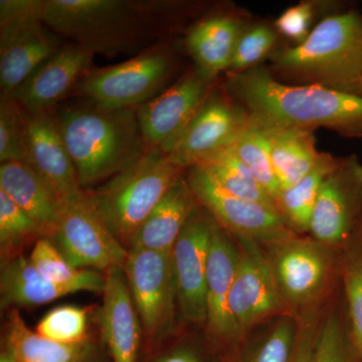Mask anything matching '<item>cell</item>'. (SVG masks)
<instances>
[{"label":"cell","mask_w":362,"mask_h":362,"mask_svg":"<svg viewBox=\"0 0 362 362\" xmlns=\"http://www.w3.org/2000/svg\"><path fill=\"white\" fill-rule=\"evenodd\" d=\"M226 89L258 122L309 131L324 127L345 137H362V95L283 84L264 69L233 74Z\"/></svg>","instance_id":"6da1fadb"},{"label":"cell","mask_w":362,"mask_h":362,"mask_svg":"<svg viewBox=\"0 0 362 362\" xmlns=\"http://www.w3.org/2000/svg\"><path fill=\"white\" fill-rule=\"evenodd\" d=\"M57 118L81 188L122 173L150 149L137 109L105 108L90 101L63 107Z\"/></svg>","instance_id":"7a4b0ae2"},{"label":"cell","mask_w":362,"mask_h":362,"mask_svg":"<svg viewBox=\"0 0 362 362\" xmlns=\"http://www.w3.org/2000/svg\"><path fill=\"white\" fill-rule=\"evenodd\" d=\"M287 77L362 95V18L356 11L327 16L307 39L278 54Z\"/></svg>","instance_id":"3957f363"},{"label":"cell","mask_w":362,"mask_h":362,"mask_svg":"<svg viewBox=\"0 0 362 362\" xmlns=\"http://www.w3.org/2000/svg\"><path fill=\"white\" fill-rule=\"evenodd\" d=\"M261 246L292 318L322 310L340 287V252L328 245L293 233Z\"/></svg>","instance_id":"277c9868"},{"label":"cell","mask_w":362,"mask_h":362,"mask_svg":"<svg viewBox=\"0 0 362 362\" xmlns=\"http://www.w3.org/2000/svg\"><path fill=\"white\" fill-rule=\"evenodd\" d=\"M183 170L160 150L150 148L140 160L87 194L111 232L129 250L138 228L182 178Z\"/></svg>","instance_id":"5b68a950"},{"label":"cell","mask_w":362,"mask_h":362,"mask_svg":"<svg viewBox=\"0 0 362 362\" xmlns=\"http://www.w3.org/2000/svg\"><path fill=\"white\" fill-rule=\"evenodd\" d=\"M40 18L54 32L94 54L129 51L142 37L133 6L120 0H42Z\"/></svg>","instance_id":"8992f818"},{"label":"cell","mask_w":362,"mask_h":362,"mask_svg":"<svg viewBox=\"0 0 362 362\" xmlns=\"http://www.w3.org/2000/svg\"><path fill=\"white\" fill-rule=\"evenodd\" d=\"M42 0L0 1V89L11 99L30 76L61 49L45 30Z\"/></svg>","instance_id":"52a82bcc"},{"label":"cell","mask_w":362,"mask_h":362,"mask_svg":"<svg viewBox=\"0 0 362 362\" xmlns=\"http://www.w3.org/2000/svg\"><path fill=\"white\" fill-rule=\"evenodd\" d=\"M49 239L78 270L107 273L123 268L129 254L98 214L87 192L62 202L56 230Z\"/></svg>","instance_id":"ba28073f"},{"label":"cell","mask_w":362,"mask_h":362,"mask_svg":"<svg viewBox=\"0 0 362 362\" xmlns=\"http://www.w3.org/2000/svg\"><path fill=\"white\" fill-rule=\"evenodd\" d=\"M171 68L168 52L150 49L125 63L88 71L73 92L105 108L132 109L156 98Z\"/></svg>","instance_id":"9c48e42d"},{"label":"cell","mask_w":362,"mask_h":362,"mask_svg":"<svg viewBox=\"0 0 362 362\" xmlns=\"http://www.w3.org/2000/svg\"><path fill=\"white\" fill-rule=\"evenodd\" d=\"M123 270L147 339L158 342L173 332L177 287L173 252L128 250Z\"/></svg>","instance_id":"30bf717a"},{"label":"cell","mask_w":362,"mask_h":362,"mask_svg":"<svg viewBox=\"0 0 362 362\" xmlns=\"http://www.w3.org/2000/svg\"><path fill=\"white\" fill-rule=\"evenodd\" d=\"M310 237L341 252L362 235V164L338 158L323 181L312 216Z\"/></svg>","instance_id":"8fae6325"},{"label":"cell","mask_w":362,"mask_h":362,"mask_svg":"<svg viewBox=\"0 0 362 362\" xmlns=\"http://www.w3.org/2000/svg\"><path fill=\"white\" fill-rule=\"evenodd\" d=\"M235 240L238 261L228 306L245 341L262 324L291 316L279 296L263 247L247 238Z\"/></svg>","instance_id":"7c38bea8"},{"label":"cell","mask_w":362,"mask_h":362,"mask_svg":"<svg viewBox=\"0 0 362 362\" xmlns=\"http://www.w3.org/2000/svg\"><path fill=\"white\" fill-rule=\"evenodd\" d=\"M187 181L197 202L233 238L264 245L293 233L276 209L228 194L199 166L192 168Z\"/></svg>","instance_id":"4fadbf2b"},{"label":"cell","mask_w":362,"mask_h":362,"mask_svg":"<svg viewBox=\"0 0 362 362\" xmlns=\"http://www.w3.org/2000/svg\"><path fill=\"white\" fill-rule=\"evenodd\" d=\"M238 261L235 238L214 221L206 272V333L221 362L230 361L243 344L228 306Z\"/></svg>","instance_id":"5bb4252c"},{"label":"cell","mask_w":362,"mask_h":362,"mask_svg":"<svg viewBox=\"0 0 362 362\" xmlns=\"http://www.w3.org/2000/svg\"><path fill=\"white\" fill-rule=\"evenodd\" d=\"M199 71L138 107L137 116L149 148L168 156L209 99V83Z\"/></svg>","instance_id":"9a60e30c"},{"label":"cell","mask_w":362,"mask_h":362,"mask_svg":"<svg viewBox=\"0 0 362 362\" xmlns=\"http://www.w3.org/2000/svg\"><path fill=\"white\" fill-rule=\"evenodd\" d=\"M214 225L207 211L195 209L173 247L177 307L187 323L206 325L207 261Z\"/></svg>","instance_id":"2e32d148"},{"label":"cell","mask_w":362,"mask_h":362,"mask_svg":"<svg viewBox=\"0 0 362 362\" xmlns=\"http://www.w3.org/2000/svg\"><path fill=\"white\" fill-rule=\"evenodd\" d=\"M25 110V109H23ZM28 165L52 188L62 202L74 199L84 190L66 148L57 115L51 111L25 110Z\"/></svg>","instance_id":"e0dca14e"},{"label":"cell","mask_w":362,"mask_h":362,"mask_svg":"<svg viewBox=\"0 0 362 362\" xmlns=\"http://www.w3.org/2000/svg\"><path fill=\"white\" fill-rule=\"evenodd\" d=\"M247 112L220 96H211L197 112L168 158L181 168H194L230 146L247 123Z\"/></svg>","instance_id":"ac0fdd59"},{"label":"cell","mask_w":362,"mask_h":362,"mask_svg":"<svg viewBox=\"0 0 362 362\" xmlns=\"http://www.w3.org/2000/svg\"><path fill=\"white\" fill-rule=\"evenodd\" d=\"M93 57L94 54L77 45L62 47L23 83L11 99L28 113L51 111L89 71Z\"/></svg>","instance_id":"d6986e66"},{"label":"cell","mask_w":362,"mask_h":362,"mask_svg":"<svg viewBox=\"0 0 362 362\" xmlns=\"http://www.w3.org/2000/svg\"><path fill=\"white\" fill-rule=\"evenodd\" d=\"M103 304L98 311L102 340L111 362H137L140 349L139 317L121 267L106 273Z\"/></svg>","instance_id":"ffe728a7"},{"label":"cell","mask_w":362,"mask_h":362,"mask_svg":"<svg viewBox=\"0 0 362 362\" xmlns=\"http://www.w3.org/2000/svg\"><path fill=\"white\" fill-rule=\"evenodd\" d=\"M197 204L188 181L181 178L143 221L129 250L173 252L176 240L197 209Z\"/></svg>","instance_id":"44dd1931"},{"label":"cell","mask_w":362,"mask_h":362,"mask_svg":"<svg viewBox=\"0 0 362 362\" xmlns=\"http://www.w3.org/2000/svg\"><path fill=\"white\" fill-rule=\"evenodd\" d=\"M0 190L35 221L45 237H52L63 202L30 165L18 161L1 163Z\"/></svg>","instance_id":"7402d4cb"},{"label":"cell","mask_w":362,"mask_h":362,"mask_svg":"<svg viewBox=\"0 0 362 362\" xmlns=\"http://www.w3.org/2000/svg\"><path fill=\"white\" fill-rule=\"evenodd\" d=\"M252 120L265 137L281 190L294 185L318 164L322 152L316 148L313 131Z\"/></svg>","instance_id":"603a6c76"},{"label":"cell","mask_w":362,"mask_h":362,"mask_svg":"<svg viewBox=\"0 0 362 362\" xmlns=\"http://www.w3.org/2000/svg\"><path fill=\"white\" fill-rule=\"evenodd\" d=\"M4 346L16 362H88L98 354L92 339L64 344L42 337L28 327L18 309H9Z\"/></svg>","instance_id":"cb8c5ba5"},{"label":"cell","mask_w":362,"mask_h":362,"mask_svg":"<svg viewBox=\"0 0 362 362\" xmlns=\"http://www.w3.org/2000/svg\"><path fill=\"white\" fill-rule=\"evenodd\" d=\"M71 288L49 282L33 265L30 258L20 255L2 261L0 303L4 309L35 307L74 294Z\"/></svg>","instance_id":"d4e9b609"},{"label":"cell","mask_w":362,"mask_h":362,"mask_svg":"<svg viewBox=\"0 0 362 362\" xmlns=\"http://www.w3.org/2000/svg\"><path fill=\"white\" fill-rule=\"evenodd\" d=\"M242 33L239 21L228 16L209 18L192 28L187 47L204 78L211 81L228 70Z\"/></svg>","instance_id":"484cf974"},{"label":"cell","mask_w":362,"mask_h":362,"mask_svg":"<svg viewBox=\"0 0 362 362\" xmlns=\"http://www.w3.org/2000/svg\"><path fill=\"white\" fill-rule=\"evenodd\" d=\"M337 160V157L322 152L313 170L292 187L281 190L275 202L276 207L281 218L293 233L302 235L310 230L320 188Z\"/></svg>","instance_id":"4316f807"},{"label":"cell","mask_w":362,"mask_h":362,"mask_svg":"<svg viewBox=\"0 0 362 362\" xmlns=\"http://www.w3.org/2000/svg\"><path fill=\"white\" fill-rule=\"evenodd\" d=\"M195 166L204 169L228 194L277 211L271 195L262 187L232 147H226L211 154Z\"/></svg>","instance_id":"83f0119b"},{"label":"cell","mask_w":362,"mask_h":362,"mask_svg":"<svg viewBox=\"0 0 362 362\" xmlns=\"http://www.w3.org/2000/svg\"><path fill=\"white\" fill-rule=\"evenodd\" d=\"M28 258L40 275L54 284L71 288L76 293L86 291L103 295L106 274L74 268L49 238H42L35 242Z\"/></svg>","instance_id":"f1b7e54d"},{"label":"cell","mask_w":362,"mask_h":362,"mask_svg":"<svg viewBox=\"0 0 362 362\" xmlns=\"http://www.w3.org/2000/svg\"><path fill=\"white\" fill-rule=\"evenodd\" d=\"M298 323L281 317L256 335H250L226 362H291L296 346Z\"/></svg>","instance_id":"f546056e"},{"label":"cell","mask_w":362,"mask_h":362,"mask_svg":"<svg viewBox=\"0 0 362 362\" xmlns=\"http://www.w3.org/2000/svg\"><path fill=\"white\" fill-rule=\"evenodd\" d=\"M340 288L350 338L362 359V235L340 252Z\"/></svg>","instance_id":"4dcf8cb0"},{"label":"cell","mask_w":362,"mask_h":362,"mask_svg":"<svg viewBox=\"0 0 362 362\" xmlns=\"http://www.w3.org/2000/svg\"><path fill=\"white\" fill-rule=\"evenodd\" d=\"M230 147L276 202L281 192V185L272 164L265 137L250 117Z\"/></svg>","instance_id":"1f68e13d"},{"label":"cell","mask_w":362,"mask_h":362,"mask_svg":"<svg viewBox=\"0 0 362 362\" xmlns=\"http://www.w3.org/2000/svg\"><path fill=\"white\" fill-rule=\"evenodd\" d=\"M312 362H362L350 338L342 300L323 313Z\"/></svg>","instance_id":"d6a6232c"},{"label":"cell","mask_w":362,"mask_h":362,"mask_svg":"<svg viewBox=\"0 0 362 362\" xmlns=\"http://www.w3.org/2000/svg\"><path fill=\"white\" fill-rule=\"evenodd\" d=\"M47 238L35 221L0 190V249L6 259L20 256L21 247Z\"/></svg>","instance_id":"836d02e7"},{"label":"cell","mask_w":362,"mask_h":362,"mask_svg":"<svg viewBox=\"0 0 362 362\" xmlns=\"http://www.w3.org/2000/svg\"><path fill=\"white\" fill-rule=\"evenodd\" d=\"M35 332L42 337L64 344H78L90 339L88 333V314L73 305L56 307L37 323Z\"/></svg>","instance_id":"e575fe53"},{"label":"cell","mask_w":362,"mask_h":362,"mask_svg":"<svg viewBox=\"0 0 362 362\" xmlns=\"http://www.w3.org/2000/svg\"><path fill=\"white\" fill-rule=\"evenodd\" d=\"M0 161L28 163L25 110L13 99L0 102Z\"/></svg>","instance_id":"d590c367"},{"label":"cell","mask_w":362,"mask_h":362,"mask_svg":"<svg viewBox=\"0 0 362 362\" xmlns=\"http://www.w3.org/2000/svg\"><path fill=\"white\" fill-rule=\"evenodd\" d=\"M277 33L270 26L259 25L242 33L228 70L239 74L265 58L275 45Z\"/></svg>","instance_id":"8d00e7d4"},{"label":"cell","mask_w":362,"mask_h":362,"mask_svg":"<svg viewBox=\"0 0 362 362\" xmlns=\"http://www.w3.org/2000/svg\"><path fill=\"white\" fill-rule=\"evenodd\" d=\"M313 13V4L310 2L290 7L276 21V28L288 39L301 44L311 33L309 28Z\"/></svg>","instance_id":"74e56055"},{"label":"cell","mask_w":362,"mask_h":362,"mask_svg":"<svg viewBox=\"0 0 362 362\" xmlns=\"http://www.w3.org/2000/svg\"><path fill=\"white\" fill-rule=\"evenodd\" d=\"M322 316L321 310L297 319V341L291 362H312Z\"/></svg>","instance_id":"f35d334b"},{"label":"cell","mask_w":362,"mask_h":362,"mask_svg":"<svg viewBox=\"0 0 362 362\" xmlns=\"http://www.w3.org/2000/svg\"><path fill=\"white\" fill-rule=\"evenodd\" d=\"M151 362H207V359L194 347L180 345L163 352Z\"/></svg>","instance_id":"ab89813d"},{"label":"cell","mask_w":362,"mask_h":362,"mask_svg":"<svg viewBox=\"0 0 362 362\" xmlns=\"http://www.w3.org/2000/svg\"><path fill=\"white\" fill-rule=\"evenodd\" d=\"M0 362H16V361L9 350L4 346L0 352Z\"/></svg>","instance_id":"60d3db41"},{"label":"cell","mask_w":362,"mask_h":362,"mask_svg":"<svg viewBox=\"0 0 362 362\" xmlns=\"http://www.w3.org/2000/svg\"><path fill=\"white\" fill-rule=\"evenodd\" d=\"M88 362H105V361H101V359H100L99 357H98V354H97L96 356L93 357V358L90 359V361Z\"/></svg>","instance_id":"b9f144b4"}]
</instances>
